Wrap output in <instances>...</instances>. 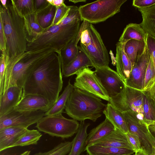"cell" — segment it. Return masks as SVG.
<instances>
[{
  "instance_id": "32",
  "label": "cell",
  "mask_w": 155,
  "mask_h": 155,
  "mask_svg": "<svg viewBox=\"0 0 155 155\" xmlns=\"http://www.w3.org/2000/svg\"><path fill=\"white\" fill-rule=\"evenodd\" d=\"M57 8L50 4L46 8L37 13L38 23L45 30L51 26L55 17Z\"/></svg>"
},
{
  "instance_id": "17",
  "label": "cell",
  "mask_w": 155,
  "mask_h": 155,
  "mask_svg": "<svg viewBox=\"0 0 155 155\" xmlns=\"http://www.w3.org/2000/svg\"><path fill=\"white\" fill-rule=\"evenodd\" d=\"M91 145L134 150L128 141L126 134L117 129H115L107 136Z\"/></svg>"
},
{
  "instance_id": "1",
  "label": "cell",
  "mask_w": 155,
  "mask_h": 155,
  "mask_svg": "<svg viewBox=\"0 0 155 155\" xmlns=\"http://www.w3.org/2000/svg\"><path fill=\"white\" fill-rule=\"evenodd\" d=\"M60 57L55 52L40 60L27 72L22 96L35 94L44 97L51 107L57 100L63 85Z\"/></svg>"
},
{
  "instance_id": "37",
  "label": "cell",
  "mask_w": 155,
  "mask_h": 155,
  "mask_svg": "<svg viewBox=\"0 0 155 155\" xmlns=\"http://www.w3.org/2000/svg\"><path fill=\"white\" fill-rule=\"evenodd\" d=\"M57 7L55 17L51 26L59 24L67 16L70 9L69 6L66 5L64 3Z\"/></svg>"
},
{
  "instance_id": "43",
  "label": "cell",
  "mask_w": 155,
  "mask_h": 155,
  "mask_svg": "<svg viewBox=\"0 0 155 155\" xmlns=\"http://www.w3.org/2000/svg\"><path fill=\"white\" fill-rule=\"evenodd\" d=\"M155 4V0H134L132 5L138 8H146Z\"/></svg>"
},
{
  "instance_id": "36",
  "label": "cell",
  "mask_w": 155,
  "mask_h": 155,
  "mask_svg": "<svg viewBox=\"0 0 155 155\" xmlns=\"http://www.w3.org/2000/svg\"><path fill=\"white\" fill-rule=\"evenodd\" d=\"M69 6L70 9L67 16L58 25H65L76 20H81V16L79 7L74 5Z\"/></svg>"
},
{
  "instance_id": "14",
  "label": "cell",
  "mask_w": 155,
  "mask_h": 155,
  "mask_svg": "<svg viewBox=\"0 0 155 155\" xmlns=\"http://www.w3.org/2000/svg\"><path fill=\"white\" fill-rule=\"evenodd\" d=\"M150 57L146 45L143 53L133 65L128 78L124 82L126 86L140 91L143 90L145 73Z\"/></svg>"
},
{
  "instance_id": "24",
  "label": "cell",
  "mask_w": 155,
  "mask_h": 155,
  "mask_svg": "<svg viewBox=\"0 0 155 155\" xmlns=\"http://www.w3.org/2000/svg\"><path fill=\"white\" fill-rule=\"evenodd\" d=\"M89 155H130L135 152L134 149L90 145L84 149Z\"/></svg>"
},
{
  "instance_id": "49",
  "label": "cell",
  "mask_w": 155,
  "mask_h": 155,
  "mask_svg": "<svg viewBox=\"0 0 155 155\" xmlns=\"http://www.w3.org/2000/svg\"><path fill=\"white\" fill-rule=\"evenodd\" d=\"M86 0H69V1L71 2L74 3H76L78 2H85Z\"/></svg>"
},
{
  "instance_id": "5",
  "label": "cell",
  "mask_w": 155,
  "mask_h": 155,
  "mask_svg": "<svg viewBox=\"0 0 155 155\" xmlns=\"http://www.w3.org/2000/svg\"><path fill=\"white\" fill-rule=\"evenodd\" d=\"M81 20L65 25H54L45 30L34 41L27 43V51H35L52 48L58 54L70 41L75 38L78 32Z\"/></svg>"
},
{
  "instance_id": "10",
  "label": "cell",
  "mask_w": 155,
  "mask_h": 155,
  "mask_svg": "<svg viewBox=\"0 0 155 155\" xmlns=\"http://www.w3.org/2000/svg\"><path fill=\"white\" fill-rule=\"evenodd\" d=\"M122 113L127 126L128 132L137 136L143 150L149 155H154L155 149L150 138L148 126L133 110Z\"/></svg>"
},
{
  "instance_id": "21",
  "label": "cell",
  "mask_w": 155,
  "mask_h": 155,
  "mask_svg": "<svg viewBox=\"0 0 155 155\" xmlns=\"http://www.w3.org/2000/svg\"><path fill=\"white\" fill-rule=\"evenodd\" d=\"M24 30L27 43L36 40L45 31L39 25L37 13L34 12L24 16Z\"/></svg>"
},
{
  "instance_id": "50",
  "label": "cell",
  "mask_w": 155,
  "mask_h": 155,
  "mask_svg": "<svg viewBox=\"0 0 155 155\" xmlns=\"http://www.w3.org/2000/svg\"><path fill=\"white\" fill-rule=\"evenodd\" d=\"M1 4L3 7L5 8H6V4L7 0H0Z\"/></svg>"
},
{
  "instance_id": "30",
  "label": "cell",
  "mask_w": 155,
  "mask_h": 155,
  "mask_svg": "<svg viewBox=\"0 0 155 155\" xmlns=\"http://www.w3.org/2000/svg\"><path fill=\"white\" fill-rule=\"evenodd\" d=\"M75 38L70 41L58 54L61 60V69L69 64L78 54L79 48L75 45Z\"/></svg>"
},
{
  "instance_id": "52",
  "label": "cell",
  "mask_w": 155,
  "mask_h": 155,
  "mask_svg": "<svg viewBox=\"0 0 155 155\" xmlns=\"http://www.w3.org/2000/svg\"><path fill=\"white\" fill-rule=\"evenodd\" d=\"M31 151L29 150L26 151L22 153H21L20 155H29Z\"/></svg>"
},
{
  "instance_id": "2",
  "label": "cell",
  "mask_w": 155,
  "mask_h": 155,
  "mask_svg": "<svg viewBox=\"0 0 155 155\" xmlns=\"http://www.w3.org/2000/svg\"><path fill=\"white\" fill-rule=\"evenodd\" d=\"M0 21L6 39L5 55L10 58L27 51L24 17L18 12L12 0H7L6 8L0 4Z\"/></svg>"
},
{
  "instance_id": "46",
  "label": "cell",
  "mask_w": 155,
  "mask_h": 155,
  "mask_svg": "<svg viewBox=\"0 0 155 155\" xmlns=\"http://www.w3.org/2000/svg\"><path fill=\"white\" fill-rule=\"evenodd\" d=\"M49 3L56 7H58L64 4V0H47Z\"/></svg>"
},
{
  "instance_id": "53",
  "label": "cell",
  "mask_w": 155,
  "mask_h": 155,
  "mask_svg": "<svg viewBox=\"0 0 155 155\" xmlns=\"http://www.w3.org/2000/svg\"><path fill=\"white\" fill-rule=\"evenodd\" d=\"M151 124L155 127V121Z\"/></svg>"
},
{
  "instance_id": "34",
  "label": "cell",
  "mask_w": 155,
  "mask_h": 155,
  "mask_svg": "<svg viewBox=\"0 0 155 155\" xmlns=\"http://www.w3.org/2000/svg\"><path fill=\"white\" fill-rule=\"evenodd\" d=\"M72 145V141L61 142L49 151L38 152L33 155H67L70 152Z\"/></svg>"
},
{
  "instance_id": "45",
  "label": "cell",
  "mask_w": 155,
  "mask_h": 155,
  "mask_svg": "<svg viewBox=\"0 0 155 155\" xmlns=\"http://www.w3.org/2000/svg\"><path fill=\"white\" fill-rule=\"evenodd\" d=\"M6 39L2 22L0 21V49L1 51L6 50Z\"/></svg>"
},
{
  "instance_id": "40",
  "label": "cell",
  "mask_w": 155,
  "mask_h": 155,
  "mask_svg": "<svg viewBox=\"0 0 155 155\" xmlns=\"http://www.w3.org/2000/svg\"><path fill=\"white\" fill-rule=\"evenodd\" d=\"M6 67L5 51H1L0 58V91L2 89L3 86Z\"/></svg>"
},
{
  "instance_id": "42",
  "label": "cell",
  "mask_w": 155,
  "mask_h": 155,
  "mask_svg": "<svg viewBox=\"0 0 155 155\" xmlns=\"http://www.w3.org/2000/svg\"><path fill=\"white\" fill-rule=\"evenodd\" d=\"M142 91H145L155 102V75L144 87Z\"/></svg>"
},
{
  "instance_id": "3",
  "label": "cell",
  "mask_w": 155,
  "mask_h": 155,
  "mask_svg": "<svg viewBox=\"0 0 155 155\" xmlns=\"http://www.w3.org/2000/svg\"><path fill=\"white\" fill-rule=\"evenodd\" d=\"M58 51L46 48L35 51H27L6 60V67L2 88L0 96L9 87L17 86L23 88L26 74L37 62L53 52Z\"/></svg>"
},
{
  "instance_id": "51",
  "label": "cell",
  "mask_w": 155,
  "mask_h": 155,
  "mask_svg": "<svg viewBox=\"0 0 155 155\" xmlns=\"http://www.w3.org/2000/svg\"><path fill=\"white\" fill-rule=\"evenodd\" d=\"M150 138L153 144L155 149V138L150 133Z\"/></svg>"
},
{
  "instance_id": "55",
  "label": "cell",
  "mask_w": 155,
  "mask_h": 155,
  "mask_svg": "<svg viewBox=\"0 0 155 155\" xmlns=\"http://www.w3.org/2000/svg\"><path fill=\"white\" fill-rule=\"evenodd\" d=\"M154 155H155V153H154Z\"/></svg>"
},
{
  "instance_id": "20",
  "label": "cell",
  "mask_w": 155,
  "mask_h": 155,
  "mask_svg": "<svg viewBox=\"0 0 155 155\" xmlns=\"http://www.w3.org/2000/svg\"><path fill=\"white\" fill-rule=\"evenodd\" d=\"M78 48V52L75 59L68 65L62 68V74L64 77H68L76 74L85 68L94 67V65L88 57L79 47Z\"/></svg>"
},
{
  "instance_id": "39",
  "label": "cell",
  "mask_w": 155,
  "mask_h": 155,
  "mask_svg": "<svg viewBox=\"0 0 155 155\" xmlns=\"http://www.w3.org/2000/svg\"><path fill=\"white\" fill-rule=\"evenodd\" d=\"M146 44L155 67V38L147 34Z\"/></svg>"
},
{
  "instance_id": "9",
  "label": "cell",
  "mask_w": 155,
  "mask_h": 155,
  "mask_svg": "<svg viewBox=\"0 0 155 155\" xmlns=\"http://www.w3.org/2000/svg\"><path fill=\"white\" fill-rule=\"evenodd\" d=\"M88 28L91 42L86 45H80L79 48L88 57L94 67H109L110 60L108 52L100 35L92 24L89 22Z\"/></svg>"
},
{
  "instance_id": "4",
  "label": "cell",
  "mask_w": 155,
  "mask_h": 155,
  "mask_svg": "<svg viewBox=\"0 0 155 155\" xmlns=\"http://www.w3.org/2000/svg\"><path fill=\"white\" fill-rule=\"evenodd\" d=\"M106 106L100 98L74 88L68 98L64 109L65 113L73 119L80 121L89 119L95 122L101 116Z\"/></svg>"
},
{
  "instance_id": "12",
  "label": "cell",
  "mask_w": 155,
  "mask_h": 155,
  "mask_svg": "<svg viewBox=\"0 0 155 155\" xmlns=\"http://www.w3.org/2000/svg\"><path fill=\"white\" fill-rule=\"evenodd\" d=\"M45 111H21L13 109L5 114L0 117V129L10 126H18L28 128L37 123L45 116Z\"/></svg>"
},
{
  "instance_id": "28",
  "label": "cell",
  "mask_w": 155,
  "mask_h": 155,
  "mask_svg": "<svg viewBox=\"0 0 155 155\" xmlns=\"http://www.w3.org/2000/svg\"><path fill=\"white\" fill-rule=\"evenodd\" d=\"M146 46L145 42L134 39L129 40L125 43L124 51L133 66L143 53Z\"/></svg>"
},
{
  "instance_id": "48",
  "label": "cell",
  "mask_w": 155,
  "mask_h": 155,
  "mask_svg": "<svg viewBox=\"0 0 155 155\" xmlns=\"http://www.w3.org/2000/svg\"><path fill=\"white\" fill-rule=\"evenodd\" d=\"M135 155H149L143 149L136 150L135 152Z\"/></svg>"
},
{
  "instance_id": "13",
  "label": "cell",
  "mask_w": 155,
  "mask_h": 155,
  "mask_svg": "<svg viewBox=\"0 0 155 155\" xmlns=\"http://www.w3.org/2000/svg\"><path fill=\"white\" fill-rule=\"evenodd\" d=\"M94 73L111 98L120 93L126 84L117 73L109 67H95Z\"/></svg>"
},
{
  "instance_id": "11",
  "label": "cell",
  "mask_w": 155,
  "mask_h": 155,
  "mask_svg": "<svg viewBox=\"0 0 155 155\" xmlns=\"http://www.w3.org/2000/svg\"><path fill=\"white\" fill-rule=\"evenodd\" d=\"M74 88H77L91 94L108 101L110 98L101 82L93 71L85 68L76 74Z\"/></svg>"
},
{
  "instance_id": "19",
  "label": "cell",
  "mask_w": 155,
  "mask_h": 155,
  "mask_svg": "<svg viewBox=\"0 0 155 155\" xmlns=\"http://www.w3.org/2000/svg\"><path fill=\"white\" fill-rule=\"evenodd\" d=\"M125 44L118 42L116 44L115 58L116 70L125 82L129 78L132 70V63L124 51Z\"/></svg>"
},
{
  "instance_id": "26",
  "label": "cell",
  "mask_w": 155,
  "mask_h": 155,
  "mask_svg": "<svg viewBox=\"0 0 155 155\" xmlns=\"http://www.w3.org/2000/svg\"><path fill=\"white\" fill-rule=\"evenodd\" d=\"M90 124L81 121L75 136L72 141L71 150L68 155H80L84 150L85 143L88 134L87 130Z\"/></svg>"
},
{
  "instance_id": "8",
  "label": "cell",
  "mask_w": 155,
  "mask_h": 155,
  "mask_svg": "<svg viewBox=\"0 0 155 155\" xmlns=\"http://www.w3.org/2000/svg\"><path fill=\"white\" fill-rule=\"evenodd\" d=\"M142 91L126 85L123 91L108 102L122 112L133 110L143 121Z\"/></svg>"
},
{
  "instance_id": "33",
  "label": "cell",
  "mask_w": 155,
  "mask_h": 155,
  "mask_svg": "<svg viewBox=\"0 0 155 155\" xmlns=\"http://www.w3.org/2000/svg\"><path fill=\"white\" fill-rule=\"evenodd\" d=\"M42 135L38 130L28 129L21 136L12 147L36 144Z\"/></svg>"
},
{
  "instance_id": "25",
  "label": "cell",
  "mask_w": 155,
  "mask_h": 155,
  "mask_svg": "<svg viewBox=\"0 0 155 155\" xmlns=\"http://www.w3.org/2000/svg\"><path fill=\"white\" fill-rule=\"evenodd\" d=\"M147 35L140 24L131 23L124 28L118 41L125 44L129 40L134 39L146 43Z\"/></svg>"
},
{
  "instance_id": "16",
  "label": "cell",
  "mask_w": 155,
  "mask_h": 155,
  "mask_svg": "<svg viewBox=\"0 0 155 155\" xmlns=\"http://www.w3.org/2000/svg\"><path fill=\"white\" fill-rule=\"evenodd\" d=\"M23 88L17 86L8 88L0 96V117L11 111L18 104L22 95Z\"/></svg>"
},
{
  "instance_id": "41",
  "label": "cell",
  "mask_w": 155,
  "mask_h": 155,
  "mask_svg": "<svg viewBox=\"0 0 155 155\" xmlns=\"http://www.w3.org/2000/svg\"><path fill=\"white\" fill-rule=\"evenodd\" d=\"M126 134L128 141L135 151L142 149L140 142L137 136L129 132Z\"/></svg>"
},
{
  "instance_id": "23",
  "label": "cell",
  "mask_w": 155,
  "mask_h": 155,
  "mask_svg": "<svg viewBox=\"0 0 155 155\" xmlns=\"http://www.w3.org/2000/svg\"><path fill=\"white\" fill-rule=\"evenodd\" d=\"M106 117L114 126L125 134L128 132L127 126L122 112L108 103L103 112Z\"/></svg>"
},
{
  "instance_id": "22",
  "label": "cell",
  "mask_w": 155,
  "mask_h": 155,
  "mask_svg": "<svg viewBox=\"0 0 155 155\" xmlns=\"http://www.w3.org/2000/svg\"><path fill=\"white\" fill-rule=\"evenodd\" d=\"M115 129L112 124L106 118L104 121L92 129L88 134L85 142V148L87 146L106 136Z\"/></svg>"
},
{
  "instance_id": "31",
  "label": "cell",
  "mask_w": 155,
  "mask_h": 155,
  "mask_svg": "<svg viewBox=\"0 0 155 155\" xmlns=\"http://www.w3.org/2000/svg\"><path fill=\"white\" fill-rule=\"evenodd\" d=\"M143 121L148 125L155 121V102L144 91H142Z\"/></svg>"
},
{
  "instance_id": "29",
  "label": "cell",
  "mask_w": 155,
  "mask_h": 155,
  "mask_svg": "<svg viewBox=\"0 0 155 155\" xmlns=\"http://www.w3.org/2000/svg\"><path fill=\"white\" fill-rule=\"evenodd\" d=\"M70 81L69 80L67 85L55 103L45 112V116L56 115L63 112L68 98L74 88L73 85Z\"/></svg>"
},
{
  "instance_id": "44",
  "label": "cell",
  "mask_w": 155,
  "mask_h": 155,
  "mask_svg": "<svg viewBox=\"0 0 155 155\" xmlns=\"http://www.w3.org/2000/svg\"><path fill=\"white\" fill-rule=\"evenodd\" d=\"M50 4L47 0H34L35 12L38 13L43 10Z\"/></svg>"
},
{
  "instance_id": "47",
  "label": "cell",
  "mask_w": 155,
  "mask_h": 155,
  "mask_svg": "<svg viewBox=\"0 0 155 155\" xmlns=\"http://www.w3.org/2000/svg\"><path fill=\"white\" fill-rule=\"evenodd\" d=\"M148 128L151 134L155 138V127L152 124L148 126Z\"/></svg>"
},
{
  "instance_id": "27",
  "label": "cell",
  "mask_w": 155,
  "mask_h": 155,
  "mask_svg": "<svg viewBox=\"0 0 155 155\" xmlns=\"http://www.w3.org/2000/svg\"><path fill=\"white\" fill-rule=\"evenodd\" d=\"M138 9L142 18L140 25L147 34L155 38V4Z\"/></svg>"
},
{
  "instance_id": "6",
  "label": "cell",
  "mask_w": 155,
  "mask_h": 155,
  "mask_svg": "<svg viewBox=\"0 0 155 155\" xmlns=\"http://www.w3.org/2000/svg\"><path fill=\"white\" fill-rule=\"evenodd\" d=\"M127 0H100L79 7L81 21L91 24L103 22L120 12Z\"/></svg>"
},
{
  "instance_id": "35",
  "label": "cell",
  "mask_w": 155,
  "mask_h": 155,
  "mask_svg": "<svg viewBox=\"0 0 155 155\" xmlns=\"http://www.w3.org/2000/svg\"><path fill=\"white\" fill-rule=\"evenodd\" d=\"M18 12L24 17L35 12L34 0H12Z\"/></svg>"
},
{
  "instance_id": "54",
  "label": "cell",
  "mask_w": 155,
  "mask_h": 155,
  "mask_svg": "<svg viewBox=\"0 0 155 155\" xmlns=\"http://www.w3.org/2000/svg\"><path fill=\"white\" fill-rule=\"evenodd\" d=\"M86 155H89L88 153H87V154Z\"/></svg>"
},
{
  "instance_id": "15",
  "label": "cell",
  "mask_w": 155,
  "mask_h": 155,
  "mask_svg": "<svg viewBox=\"0 0 155 155\" xmlns=\"http://www.w3.org/2000/svg\"><path fill=\"white\" fill-rule=\"evenodd\" d=\"M51 107L49 101L44 97L38 95L27 94L22 96L14 109L21 111L42 110L46 112Z\"/></svg>"
},
{
  "instance_id": "7",
  "label": "cell",
  "mask_w": 155,
  "mask_h": 155,
  "mask_svg": "<svg viewBox=\"0 0 155 155\" xmlns=\"http://www.w3.org/2000/svg\"><path fill=\"white\" fill-rule=\"evenodd\" d=\"M79 125L77 120L66 118L60 114L44 116L36 123V127L51 136L64 139L77 133Z\"/></svg>"
},
{
  "instance_id": "38",
  "label": "cell",
  "mask_w": 155,
  "mask_h": 155,
  "mask_svg": "<svg viewBox=\"0 0 155 155\" xmlns=\"http://www.w3.org/2000/svg\"><path fill=\"white\" fill-rule=\"evenodd\" d=\"M155 75V67L153 59L150 55L145 73L144 87Z\"/></svg>"
},
{
  "instance_id": "18",
  "label": "cell",
  "mask_w": 155,
  "mask_h": 155,
  "mask_svg": "<svg viewBox=\"0 0 155 155\" xmlns=\"http://www.w3.org/2000/svg\"><path fill=\"white\" fill-rule=\"evenodd\" d=\"M28 129V128L18 126H10L0 129V151L12 148Z\"/></svg>"
}]
</instances>
